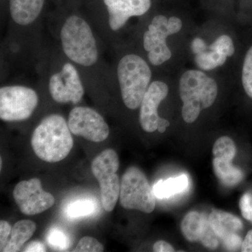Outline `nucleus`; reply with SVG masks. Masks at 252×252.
Returning <instances> with one entry per match:
<instances>
[{
    "label": "nucleus",
    "mask_w": 252,
    "mask_h": 252,
    "mask_svg": "<svg viewBox=\"0 0 252 252\" xmlns=\"http://www.w3.org/2000/svg\"><path fill=\"white\" fill-rule=\"evenodd\" d=\"M65 119L59 114L44 118L32 136L36 157L48 162L61 161L70 153L74 140Z\"/></svg>",
    "instance_id": "f257e3e1"
},
{
    "label": "nucleus",
    "mask_w": 252,
    "mask_h": 252,
    "mask_svg": "<svg viewBox=\"0 0 252 252\" xmlns=\"http://www.w3.org/2000/svg\"><path fill=\"white\" fill-rule=\"evenodd\" d=\"M218 94L216 81L198 70H189L180 81V97L183 102L184 121L192 124L203 109L211 107Z\"/></svg>",
    "instance_id": "f03ea898"
},
{
    "label": "nucleus",
    "mask_w": 252,
    "mask_h": 252,
    "mask_svg": "<svg viewBox=\"0 0 252 252\" xmlns=\"http://www.w3.org/2000/svg\"><path fill=\"white\" fill-rule=\"evenodd\" d=\"M63 52L72 62L84 67L94 65L98 60V49L89 23L73 15L64 21L61 31Z\"/></svg>",
    "instance_id": "7ed1b4c3"
},
{
    "label": "nucleus",
    "mask_w": 252,
    "mask_h": 252,
    "mask_svg": "<svg viewBox=\"0 0 252 252\" xmlns=\"http://www.w3.org/2000/svg\"><path fill=\"white\" fill-rule=\"evenodd\" d=\"M117 76L124 104L130 109L138 108L152 79L148 64L137 55H126L118 64Z\"/></svg>",
    "instance_id": "20e7f679"
},
{
    "label": "nucleus",
    "mask_w": 252,
    "mask_h": 252,
    "mask_svg": "<svg viewBox=\"0 0 252 252\" xmlns=\"http://www.w3.org/2000/svg\"><path fill=\"white\" fill-rule=\"evenodd\" d=\"M155 197L154 189L144 172L135 166L128 167L121 182V205L126 210L150 214L156 207Z\"/></svg>",
    "instance_id": "39448f33"
},
{
    "label": "nucleus",
    "mask_w": 252,
    "mask_h": 252,
    "mask_svg": "<svg viewBox=\"0 0 252 252\" xmlns=\"http://www.w3.org/2000/svg\"><path fill=\"white\" fill-rule=\"evenodd\" d=\"M119 158L115 151L107 149L93 160L91 170L98 181L101 202L104 210L112 212L120 195L121 182L117 172Z\"/></svg>",
    "instance_id": "423d86ee"
},
{
    "label": "nucleus",
    "mask_w": 252,
    "mask_h": 252,
    "mask_svg": "<svg viewBox=\"0 0 252 252\" xmlns=\"http://www.w3.org/2000/svg\"><path fill=\"white\" fill-rule=\"evenodd\" d=\"M182 28V21L175 16L167 19L158 15L153 18L143 36L144 48L152 64L160 65L170 59L172 53L166 44L167 37L178 32Z\"/></svg>",
    "instance_id": "0eeeda50"
},
{
    "label": "nucleus",
    "mask_w": 252,
    "mask_h": 252,
    "mask_svg": "<svg viewBox=\"0 0 252 252\" xmlns=\"http://www.w3.org/2000/svg\"><path fill=\"white\" fill-rule=\"evenodd\" d=\"M39 97L35 91L22 86L0 89V119L4 122L27 120L35 110Z\"/></svg>",
    "instance_id": "6e6552de"
},
{
    "label": "nucleus",
    "mask_w": 252,
    "mask_h": 252,
    "mask_svg": "<svg viewBox=\"0 0 252 252\" xmlns=\"http://www.w3.org/2000/svg\"><path fill=\"white\" fill-rule=\"evenodd\" d=\"M67 124L72 134L91 142H103L109 137L108 124L98 112L90 107L72 109Z\"/></svg>",
    "instance_id": "1a4fd4ad"
},
{
    "label": "nucleus",
    "mask_w": 252,
    "mask_h": 252,
    "mask_svg": "<svg viewBox=\"0 0 252 252\" xmlns=\"http://www.w3.org/2000/svg\"><path fill=\"white\" fill-rule=\"evenodd\" d=\"M13 196L20 211L31 216L45 212L55 203L54 197L43 189L38 178L19 182L15 187Z\"/></svg>",
    "instance_id": "9d476101"
},
{
    "label": "nucleus",
    "mask_w": 252,
    "mask_h": 252,
    "mask_svg": "<svg viewBox=\"0 0 252 252\" xmlns=\"http://www.w3.org/2000/svg\"><path fill=\"white\" fill-rule=\"evenodd\" d=\"M49 89L54 100L61 104H78L84 94L80 76L72 63H66L60 72L51 76Z\"/></svg>",
    "instance_id": "9b49d317"
},
{
    "label": "nucleus",
    "mask_w": 252,
    "mask_h": 252,
    "mask_svg": "<svg viewBox=\"0 0 252 252\" xmlns=\"http://www.w3.org/2000/svg\"><path fill=\"white\" fill-rule=\"evenodd\" d=\"M181 230L185 238L190 243L200 242L209 250L218 248L220 238L212 229L206 213L189 212L182 220Z\"/></svg>",
    "instance_id": "f8f14e48"
},
{
    "label": "nucleus",
    "mask_w": 252,
    "mask_h": 252,
    "mask_svg": "<svg viewBox=\"0 0 252 252\" xmlns=\"http://www.w3.org/2000/svg\"><path fill=\"white\" fill-rule=\"evenodd\" d=\"M168 86L160 81H155L149 85L140 104V123L141 127L147 132H153L158 129L160 117L158 108L168 94Z\"/></svg>",
    "instance_id": "ddd939ff"
},
{
    "label": "nucleus",
    "mask_w": 252,
    "mask_h": 252,
    "mask_svg": "<svg viewBox=\"0 0 252 252\" xmlns=\"http://www.w3.org/2000/svg\"><path fill=\"white\" fill-rule=\"evenodd\" d=\"M108 11L109 27L117 31L131 17L142 16L150 9L151 0H103Z\"/></svg>",
    "instance_id": "4468645a"
},
{
    "label": "nucleus",
    "mask_w": 252,
    "mask_h": 252,
    "mask_svg": "<svg viewBox=\"0 0 252 252\" xmlns=\"http://www.w3.org/2000/svg\"><path fill=\"white\" fill-rule=\"evenodd\" d=\"M45 0H9L10 14L15 23L28 26L39 17Z\"/></svg>",
    "instance_id": "2eb2a0df"
},
{
    "label": "nucleus",
    "mask_w": 252,
    "mask_h": 252,
    "mask_svg": "<svg viewBox=\"0 0 252 252\" xmlns=\"http://www.w3.org/2000/svg\"><path fill=\"white\" fill-rule=\"evenodd\" d=\"M209 220L212 229L222 240L230 235L239 233L243 228V222L238 217L220 210H213Z\"/></svg>",
    "instance_id": "dca6fc26"
},
{
    "label": "nucleus",
    "mask_w": 252,
    "mask_h": 252,
    "mask_svg": "<svg viewBox=\"0 0 252 252\" xmlns=\"http://www.w3.org/2000/svg\"><path fill=\"white\" fill-rule=\"evenodd\" d=\"M36 225L31 220H18L11 230V238L3 252H19L24 244L32 238L36 231Z\"/></svg>",
    "instance_id": "f3484780"
},
{
    "label": "nucleus",
    "mask_w": 252,
    "mask_h": 252,
    "mask_svg": "<svg viewBox=\"0 0 252 252\" xmlns=\"http://www.w3.org/2000/svg\"><path fill=\"white\" fill-rule=\"evenodd\" d=\"M232 161L221 158H214L212 161L215 175L226 187H234L244 178L243 172L233 166Z\"/></svg>",
    "instance_id": "a211bd4d"
},
{
    "label": "nucleus",
    "mask_w": 252,
    "mask_h": 252,
    "mask_svg": "<svg viewBox=\"0 0 252 252\" xmlns=\"http://www.w3.org/2000/svg\"><path fill=\"white\" fill-rule=\"evenodd\" d=\"M189 185V177L187 175L171 177L166 180H160L154 185V195L159 199L170 198L185 192Z\"/></svg>",
    "instance_id": "6ab92c4d"
},
{
    "label": "nucleus",
    "mask_w": 252,
    "mask_h": 252,
    "mask_svg": "<svg viewBox=\"0 0 252 252\" xmlns=\"http://www.w3.org/2000/svg\"><path fill=\"white\" fill-rule=\"evenodd\" d=\"M227 56L216 50L210 49L200 54L195 55V63L200 69L209 71L223 65L227 59Z\"/></svg>",
    "instance_id": "aec40b11"
},
{
    "label": "nucleus",
    "mask_w": 252,
    "mask_h": 252,
    "mask_svg": "<svg viewBox=\"0 0 252 252\" xmlns=\"http://www.w3.org/2000/svg\"><path fill=\"white\" fill-rule=\"evenodd\" d=\"M212 153L214 158H221L233 160L236 154V147L231 138L223 136L219 138L214 144Z\"/></svg>",
    "instance_id": "412c9836"
},
{
    "label": "nucleus",
    "mask_w": 252,
    "mask_h": 252,
    "mask_svg": "<svg viewBox=\"0 0 252 252\" xmlns=\"http://www.w3.org/2000/svg\"><path fill=\"white\" fill-rule=\"evenodd\" d=\"M242 82L245 93L252 99V46L248 50L244 61Z\"/></svg>",
    "instance_id": "4be33fe9"
},
{
    "label": "nucleus",
    "mask_w": 252,
    "mask_h": 252,
    "mask_svg": "<svg viewBox=\"0 0 252 252\" xmlns=\"http://www.w3.org/2000/svg\"><path fill=\"white\" fill-rule=\"evenodd\" d=\"M94 211V205L89 200H79L69 205L68 215L69 217H80L91 215Z\"/></svg>",
    "instance_id": "5701e85b"
},
{
    "label": "nucleus",
    "mask_w": 252,
    "mask_h": 252,
    "mask_svg": "<svg viewBox=\"0 0 252 252\" xmlns=\"http://www.w3.org/2000/svg\"><path fill=\"white\" fill-rule=\"evenodd\" d=\"M209 49L220 51L227 57L233 56L235 52L233 40L229 36L225 34L219 36L215 42L211 46H209Z\"/></svg>",
    "instance_id": "b1692460"
},
{
    "label": "nucleus",
    "mask_w": 252,
    "mask_h": 252,
    "mask_svg": "<svg viewBox=\"0 0 252 252\" xmlns=\"http://www.w3.org/2000/svg\"><path fill=\"white\" fill-rule=\"evenodd\" d=\"M104 247L98 240L92 237H84L79 240L77 247L73 250L76 252H102Z\"/></svg>",
    "instance_id": "393cba45"
},
{
    "label": "nucleus",
    "mask_w": 252,
    "mask_h": 252,
    "mask_svg": "<svg viewBox=\"0 0 252 252\" xmlns=\"http://www.w3.org/2000/svg\"><path fill=\"white\" fill-rule=\"evenodd\" d=\"M47 240L50 245L58 250H64L67 245V239L65 234L56 228L49 232Z\"/></svg>",
    "instance_id": "a878e982"
},
{
    "label": "nucleus",
    "mask_w": 252,
    "mask_h": 252,
    "mask_svg": "<svg viewBox=\"0 0 252 252\" xmlns=\"http://www.w3.org/2000/svg\"><path fill=\"white\" fill-rule=\"evenodd\" d=\"M240 208L244 218L252 223V193L244 194L240 198Z\"/></svg>",
    "instance_id": "bb28decb"
},
{
    "label": "nucleus",
    "mask_w": 252,
    "mask_h": 252,
    "mask_svg": "<svg viewBox=\"0 0 252 252\" xmlns=\"http://www.w3.org/2000/svg\"><path fill=\"white\" fill-rule=\"evenodd\" d=\"M243 239L238 233H234L223 239V244L224 248L230 252L238 251L239 249L241 250Z\"/></svg>",
    "instance_id": "cd10ccee"
},
{
    "label": "nucleus",
    "mask_w": 252,
    "mask_h": 252,
    "mask_svg": "<svg viewBox=\"0 0 252 252\" xmlns=\"http://www.w3.org/2000/svg\"><path fill=\"white\" fill-rule=\"evenodd\" d=\"M11 230L12 227L7 221L3 220L0 221V251L1 252L9 241L8 238L11 235Z\"/></svg>",
    "instance_id": "c85d7f7f"
},
{
    "label": "nucleus",
    "mask_w": 252,
    "mask_h": 252,
    "mask_svg": "<svg viewBox=\"0 0 252 252\" xmlns=\"http://www.w3.org/2000/svg\"><path fill=\"white\" fill-rule=\"evenodd\" d=\"M190 48H191L193 54L195 55L204 52V51H206V50L208 49L205 41L198 37L195 38V39H193V41H192Z\"/></svg>",
    "instance_id": "c756f323"
},
{
    "label": "nucleus",
    "mask_w": 252,
    "mask_h": 252,
    "mask_svg": "<svg viewBox=\"0 0 252 252\" xmlns=\"http://www.w3.org/2000/svg\"><path fill=\"white\" fill-rule=\"evenodd\" d=\"M154 252H175V249L170 244L163 240H159L154 244L153 246Z\"/></svg>",
    "instance_id": "7c9ffc66"
},
{
    "label": "nucleus",
    "mask_w": 252,
    "mask_h": 252,
    "mask_svg": "<svg viewBox=\"0 0 252 252\" xmlns=\"http://www.w3.org/2000/svg\"><path fill=\"white\" fill-rule=\"evenodd\" d=\"M23 252H46L45 245L39 241H32L26 247Z\"/></svg>",
    "instance_id": "2f4dec72"
},
{
    "label": "nucleus",
    "mask_w": 252,
    "mask_h": 252,
    "mask_svg": "<svg viewBox=\"0 0 252 252\" xmlns=\"http://www.w3.org/2000/svg\"><path fill=\"white\" fill-rule=\"evenodd\" d=\"M241 252H252V230H250L243 241Z\"/></svg>",
    "instance_id": "473e14b6"
},
{
    "label": "nucleus",
    "mask_w": 252,
    "mask_h": 252,
    "mask_svg": "<svg viewBox=\"0 0 252 252\" xmlns=\"http://www.w3.org/2000/svg\"><path fill=\"white\" fill-rule=\"evenodd\" d=\"M169 126H170V122L166 120V119H162V118L160 117L158 120V124L157 130L160 133H163Z\"/></svg>",
    "instance_id": "72a5a7b5"
}]
</instances>
